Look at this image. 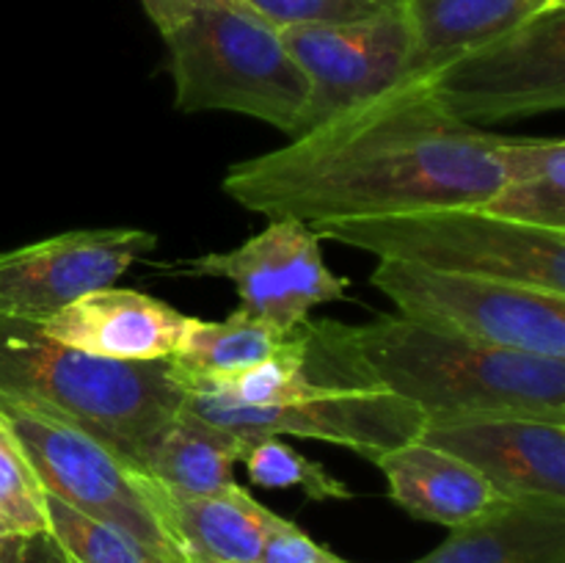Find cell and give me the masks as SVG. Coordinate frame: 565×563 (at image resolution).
<instances>
[{"mask_svg": "<svg viewBox=\"0 0 565 563\" xmlns=\"http://www.w3.org/2000/svg\"><path fill=\"white\" fill-rule=\"evenodd\" d=\"M152 502L182 563H257L276 517L237 484L215 495H180L152 478Z\"/></svg>", "mask_w": 565, "mask_h": 563, "instance_id": "15", "label": "cell"}, {"mask_svg": "<svg viewBox=\"0 0 565 563\" xmlns=\"http://www.w3.org/2000/svg\"><path fill=\"white\" fill-rule=\"evenodd\" d=\"M279 33L309 81L301 132L412 75L414 28L406 0H392L356 20L307 22Z\"/></svg>", "mask_w": 565, "mask_h": 563, "instance_id": "9", "label": "cell"}, {"mask_svg": "<svg viewBox=\"0 0 565 563\" xmlns=\"http://www.w3.org/2000/svg\"><path fill=\"white\" fill-rule=\"evenodd\" d=\"M375 467L384 472L392 502L419 522L456 530L505 500L480 469L423 439L384 453Z\"/></svg>", "mask_w": 565, "mask_h": 563, "instance_id": "16", "label": "cell"}, {"mask_svg": "<svg viewBox=\"0 0 565 563\" xmlns=\"http://www.w3.org/2000/svg\"><path fill=\"white\" fill-rule=\"evenodd\" d=\"M20 563H70V557L61 552V546L55 544L53 535L39 533L25 541V552H22Z\"/></svg>", "mask_w": 565, "mask_h": 563, "instance_id": "28", "label": "cell"}, {"mask_svg": "<svg viewBox=\"0 0 565 563\" xmlns=\"http://www.w3.org/2000/svg\"><path fill=\"white\" fill-rule=\"evenodd\" d=\"M25 541L20 535H0V563H20Z\"/></svg>", "mask_w": 565, "mask_h": 563, "instance_id": "29", "label": "cell"}, {"mask_svg": "<svg viewBox=\"0 0 565 563\" xmlns=\"http://www.w3.org/2000/svg\"><path fill=\"white\" fill-rule=\"evenodd\" d=\"M379 3H392V0H379Z\"/></svg>", "mask_w": 565, "mask_h": 563, "instance_id": "30", "label": "cell"}, {"mask_svg": "<svg viewBox=\"0 0 565 563\" xmlns=\"http://www.w3.org/2000/svg\"><path fill=\"white\" fill-rule=\"evenodd\" d=\"M143 11H147L149 20L154 22V28L163 33H169L171 28L180 25L182 20L193 14L199 9H207V6H243L241 0H141ZM252 11V9H248Z\"/></svg>", "mask_w": 565, "mask_h": 563, "instance_id": "27", "label": "cell"}, {"mask_svg": "<svg viewBox=\"0 0 565 563\" xmlns=\"http://www.w3.org/2000/svg\"><path fill=\"white\" fill-rule=\"evenodd\" d=\"M497 132L445 114L423 75L337 110L281 149L230 166L224 193L268 219H379L480 208L502 182Z\"/></svg>", "mask_w": 565, "mask_h": 563, "instance_id": "1", "label": "cell"}, {"mask_svg": "<svg viewBox=\"0 0 565 563\" xmlns=\"http://www.w3.org/2000/svg\"><path fill=\"white\" fill-rule=\"evenodd\" d=\"M292 334L279 331L265 320L252 318L241 309H235L224 320L191 318L180 342V351L171 357V362L182 373H237V370L254 368V364L276 357Z\"/></svg>", "mask_w": 565, "mask_h": 563, "instance_id": "21", "label": "cell"}, {"mask_svg": "<svg viewBox=\"0 0 565 563\" xmlns=\"http://www.w3.org/2000/svg\"><path fill=\"white\" fill-rule=\"evenodd\" d=\"M185 408L196 417L235 431L243 439L298 436L348 447L367 461L423 436L425 417L395 395L379 390H345L315 384L307 395L285 406L246 408L215 397L185 392Z\"/></svg>", "mask_w": 565, "mask_h": 563, "instance_id": "11", "label": "cell"}, {"mask_svg": "<svg viewBox=\"0 0 565 563\" xmlns=\"http://www.w3.org/2000/svg\"><path fill=\"white\" fill-rule=\"evenodd\" d=\"M312 384L379 390L425 423L475 414H533L565 423V359L478 346L403 315L362 326L303 323Z\"/></svg>", "mask_w": 565, "mask_h": 563, "instance_id": "2", "label": "cell"}, {"mask_svg": "<svg viewBox=\"0 0 565 563\" xmlns=\"http://www.w3.org/2000/svg\"><path fill=\"white\" fill-rule=\"evenodd\" d=\"M246 453V439L218 428L182 406L160 431L147 458V475L180 495H215L235 484V464Z\"/></svg>", "mask_w": 565, "mask_h": 563, "instance_id": "20", "label": "cell"}, {"mask_svg": "<svg viewBox=\"0 0 565 563\" xmlns=\"http://www.w3.org/2000/svg\"><path fill=\"white\" fill-rule=\"evenodd\" d=\"M323 241L441 274L483 276L565 296V232L497 219L483 208H434L379 219L323 221Z\"/></svg>", "mask_w": 565, "mask_h": 563, "instance_id": "5", "label": "cell"}, {"mask_svg": "<svg viewBox=\"0 0 565 563\" xmlns=\"http://www.w3.org/2000/svg\"><path fill=\"white\" fill-rule=\"evenodd\" d=\"M423 442L456 453L505 500L565 502V423L533 414L430 419Z\"/></svg>", "mask_w": 565, "mask_h": 563, "instance_id": "13", "label": "cell"}, {"mask_svg": "<svg viewBox=\"0 0 565 563\" xmlns=\"http://www.w3.org/2000/svg\"><path fill=\"white\" fill-rule=\"evenodd\" d=\"M563 0H406L414 28L412 75L513 31Z\"/></svg>", "mask_w": 565, "mask_h": 563, "instance_id": "18", "label": "cell"}, {"mask_svg": "<svg viewBox=\"0 0 565 563\" xmlns=\"http://www.w3.org/2000/svg\"><path fill=\"white\" fill-rule=\"evenodd\" d=\"M241 3L276 28L356 20L386 6L379 0H241Z\"/></svg>", "mask_w": 565, "mask_h": 563, "instance_id": "25", "label": "cell"}, {"mask_svg": "<svg viewBox=\"0 0 565 563\" xmlns=\"http://www.w3.org/2000/svg\"><path fill=\"white\" fill-rule=\"evenodd\" d=\"M502 182L480 208L497 219L535 230L565 232V141L511 138L497 141Z\"/></svg>", "mask_w": 565, "mask_h": 563, "instance_id": "19", "label": "cell"}, {"mask_svg": "<svg viewBox=\"0 0 565 563\" xmlns=\"http://www.w3.org/2000/svg\"><path fill=\"white\" fill-rule=\"evenodd\" d=\"M196 279L235 285L241 312L292 334L320 304L345 298L351 282L326 265L320 237L303 221L268 219V224L230 252H210L182 265Z\"/></svg>", "mask_w": 565, "mask_h": 563, "instance_id": "10", "label": "cell"}, {"mask_svg": "<svg viewBox=\"0 0 565 563\" xmlns=\"http://www.w3.org/2000/svg\"><path fill=\"white\" fill-rule=\"evenodd\" d=\"M252 484L263 489H301L312 502L351 500L353 491L331 475L323 464L287 445L281 436H257L246 439V453L241 458Z\"/></svg>", "mask_w": 565, "mask_h": 563, "instance_id": "23", "label": "cell"}, {"mask_svg": "<svg viewBox=\"0 0 565 563\" xmlns=\"http://www.w3.org/2000/svg\"><path fill=\"white\" fill-rule=\"evenodd\" d=\"M414 563H565V502L502 500Z\"/></svg>", "mask_w": 565, "mask_h": 563, "instance_id": "17", "label": "cell"}, {"mask_svg": "<svg viewBox=\"0 0 565 563\" xmlns=\"http://www.w3.org/2000/svg\"><path fill=\"white\" fill-rule=\"evenodd\" d=\"M47 533L44 489L22 450L20 439L0 414V535Z\"/></svg>", "mask_w": 565, "mask_h": 563, "instance_id": "24", "label": "cell"}, {"mask_svg": "<svg viewBox=\"0 0 565 563\" xmlns=\"http://www.w3.org/2000/svg\"><path fill=\"white\" fill-rule=\"evenodd\" d=\"M39 484L75 511L121 528L149 550L180 561L152 502V478L121 461L86 431L39 408L0 403ZM182 563V561H180Z\"/></svg>", "mask_w": 565, "mask_h": 563, "instance_id": "8", "label": "cell"}, {"mask_svg": "<svg viewBox=\"0 0 565 563\" xmlns=\"http://www.w3.org/2000/svg\"><path fill=\"white\" fill-rule=\"evenodd\" d=\"M370 282L408 320L500 351L565 359V296L397 259H379Z\"/></svg>", "mask_w": 565, "mask_h": 563, "instance_id": "6", "label": "cell"}, {"mask_svg": "<svg viewBox=\"0 0 565 563\" xmlns=\"http://www.w3.org/2000/svg\"><path fill=\"white\" fill-rule=\"evenodd\" d=\"M0 403L53 414L147 475L154 439L185 406V386L171 359H99L50 340L42 323L0 315Z\"/></svg>", "mask_w": 565, "mask_h": 563, "instance_id": "3", "label": "cell"}, {"mask_svg": "<svg viewBox=\"0 0 565 563\" xmlns=\"http://www.w3.org/2000/svg\"><path fill=\"white\" fill-rule=\"evenodd\" d=\"M158 246L132 226L75 230L0 252V315L44 323L66 304L119 282Z\"/></svg>", "mask_w": 565, "mask_h": 563, "instance_id": "12", "label": "cell"}, {"mask_svg": "<svg viewBox=\"0 0 565 563\" xmlns=\"http://www.w3.org/2000/svg\"><path fill=\"white\" fill-rule=\"evenodd\" d=\"M257 563H348L329 546L318 544L312 535L303 533L298 524L276 513L274 522L268 524L263 550H259Z\"/></svg>", "mask_w": 565, "mask_h": 563, "instance_id": "26", "label": "cell"}, {"mask_svg": "<svg viewBox=\"0 0 565 563\" xmlns=\"http://www.w3.org/2000/svg\"><path fill=\"white\" fill-rule=\"evenodd\" d=\"M191 318L130 287H103L44 320L50 340L114 362H160L180 351Z\"/></svg>", "mask_w": 565, "mask_h": 563, "instance_id": "14", "label": "cell"}, {"mask_svg": "<svg viewBox=\"0 0 565 563\" xmlns=\"http://www.w3.org/2000/svg\"><path fill=\"white\" fill-rule=\"evenodd\" d=\"M423 77L445 114L469 127L561 110L565 105V0Z\"/></svg>", "mask_w": 565, "mask_h": 563, "instance_id": "7", "label": "cell"}, {"mask_svg": "<svg viewBox=\"0 0 565 563\" xmlns=\"http://www.w3.org/2000/svg\"><path fill=\"white\" fill-rule=\"evenodd\" d=\"M44 513H47V533L70 557V563H180L149 550L116 524L75 511L47 491H44Z\"/></svg>", "mask_w": 565, "mask_h": 563, "instance_id": "22", "label": "cell"}, {"mask_svg": "<svg viewBox=\"0 0 565 563\" xmlns=\"http://www.w3.org/2000/svg\"><path fill=\"white\" fill-rule=\"evenodd\" d=\"M174 105L185 114L230 110L296 138L309 108V81L279 28L246 6H207L163 33Z\"/></svg>", "mask_w": 565, "mask_h": 563, "instance_id": "4", "label": "cell"}]
</instances>
